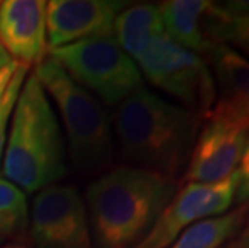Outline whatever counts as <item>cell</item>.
<instances>
[{
  "label": "cell",
  "instance_id": "3",
  "mask_svg": "<svg viewBox=\"0 0 249 248\" xmlns=\"http://www.w3.org/2000/svg\"><path fill=\"white\" fill-rule=\"evenodd\" d=\"M2 165L5 179L29 193L53 186L66 172L60 124L36 73L19 91Z\"/></svg>",
  "mask_w": 249,
  "mask_h": 248
},
{
  "label": "cell",
  "instance_id": "25",
  "mask_svg": "<svg viewBox=\"0 0 249 248\" xmlns=\"http://www.w3.org/2000/svg\"><path fill=\"white\" fill-rule=\"evenodd\" d=\"M3 242H5V239H3V237H2V235H0V245H2V244H3Z\"/></svg>",
  "mask_w": 249,
  "mask_h": 248
},
{
  "label": "cell",
  "instance_id": "4",
  "mask_svg": "<svg viewBox=\"0 0 249 248\" xmlns=\"http://www.w3.org/2000/svg\"><path fill=\"white\" fill-rule=\"evenodd\" d=\"M34 73L60 110L72 165L81 172H97L108 166L114 155V137L111 119L100 100L49 55Z\"/></svg>",
  "mask_w": 249,
  "mask_h": 248
},
{
  "label": "cell",
  "instance_id": "10",
  "mask_svg": "<svg viewBox=\"0 0 249 248\" xmlns=\"http://www.w3.org/2000/svg\"><path fill=\"white\" fill-rule=\"evenodd\" d=\"M164 33L177 45L206 58L224 45L229 10L208 0H167L158 5Z\"/></svg>",
  "mask_w": 249,
  "mask_h": 248
},
{
  "label": "cell",
  "instance_id": "7",
  "mask_svg": "<svg viewBox=\"0 0 249 248\" xmlns=\"http://www.w3.org/2000/svg\"><path fill=\"white\" fill-rule=\"evenodd\" d=\"M29 234L36 248H95L86 202L74 186H50L37 192Z\"/></svg>",
  "mask_w": 249,
  "mask_h": 248
},
{
  "label": "cell",
  "instance_id": "15",
  "mask_svg": "<svg viewBox=\"0 0 249 248\" xmlns=\"http://www.w3.org/2000/svg\"><path fill=\"white\" fill-rule=\"evenodd\" d=\"M248 213L241 208L198 221L185 229L167 248H224L245 228Z\"/></svg>",
  "mask_w": 249,
  "mask_h": 248
},
{
  "label": "cell",
  "instance_id": "13",
  "mask_svg": "<svg viewBox=\"0 0 249 248\" xmlns=\"http://www.w3.org/2000/svg\"><path fill=\"white\" fill-rule=\"evenodd\" d=\"M204 60L219 92L214 107L249 129V60L229 45H219Z\"/></svg>",
  "mask_w": 249,
  "mask_h": 248
},
{
  "label": "cell",
  "instance_id": "21",
  "mask_svg": "<svg viewBox=\"0 0 249 248\" xmlns=\"http://www.w3.org/2000/svg\"><path fill=\"white\" fill-rule=\"evenodd\" d=\"M224 248H249V239L248 240H238L233 239L231 242H229Z\"/></svg>",
  "mask_w": 249,
  "mask_h": 248
},
{
  "label": "cell",
  "instance_id": "24",
  "mask_svg": "<svg viewBox=\"0 0 249 248\" xmlns=\"http://www.w3.org/2000/svg\"><path fill=\"white\" fill-rule=\"evenodd\" d=\"M2 248H26V247H23V245H5Z\"/></svg>",
  "mask_w": 249,
  "mask_h": 248
},
{
  "label": "cell",
  "instance_id": "22",
  "mask_svg": "<svg viewBox=\"0 0 249 248\" xmlns=\"http://www.w3.org/2000/svg\"><path fill=\"white\" fill-rule=\"evenodd\" d=\"M10 61H12V60H10L8 54H7V52L3 50V47L0 45V70H2L3 66H7Z\"/></svg>",
  "mask_w": 249,
  "mask_h": 248
},
{
  "label": "cell",
  "instance_id": "8",
  "mask_svg": "<svg viewBox=\"0 0 249 248\" xmlns=\"http://www.w3.org/2000/svg\"><path fill=\"white\" fill-rule=\"evenodd\" d=\"M249 129L220 108L213 107L201 119L183 184H215L236 171L245 150Z\"/></svg>",
  "mask_w": 249,
  "mask_h": 248
},
{
  "label": "cell",
  "instance_id": "16",
  "mask_svg": "<svg viewBox=\"0 0 249 248\" xmlns=\"http://www.w3.org/2000/svg\"><path fill=\"white\" fill-rule=\"evenodd\" d=\"M28 223V202L24 192L0 177V235L5 240L21 235Z\"/></svg>",
  "mask_w": 249,
  "mask_h": 248
},
{
  "label": "cell",
  "instance_id": "18",
  "mask_svg": "<svg viewBox=\"0 0 249 248\" xmlns=\"http://www.w3.org/2000/svg\"><path fill=\"white\" fill-rule=\"evenodd\" d=\"M28 66L24 65H18L17 71L10 81V86L5 92V95L0 102V165H2L3 160V152H5V145H7V131H8V121L10 116L13 114L15 105H17V100L19 95V91L23 87V84L26 81V76H28Z\"/></svg>",
  "mask_w": 249,
  "mask_h": 248
},
{
  "label": "cell",
  "instance_id": "23",
  "mask_svg": "<svg viewBox=\"0 0 249 248\" xmlns=\"http://www.w3.org/2000/svg\"><path fill=\"white\" fill-rule=\"evenodd\" d=\"M235 239H238V240H248L249 239V223H248V226L243 228V230L235 237Z\"/></svg>",
  "mask_w": 249,
  "mask_h": 248
},
{
  "label": "cell",
  "instance_id": "11",
  "mask_svg": "<svg viewBox=\"0 0 249 248\" xmlns=\"http://www.w3.org/2000/svg\"><path fill=\"white\" fill-rule=\"evenodd\" d=\"M125 5L113 0H52L45 5L49 50L90 38L113 36L114 19Z\"/></svg>",
  "mask_w": 249,
  "mask_h": 248
},
{
  "label": "cell",
  "instance_id": "17",
  "mask_svg": "<svg viewBox=\"0 0 249 248\" xmlns=\"http://www.w3.org/2000/svg\"><path fill=\"white\" fill-rule=\"evenodd\" d=\"M229 10L224 45H229L249 60V2H230L225 3Z\"/></svg>",
  "mask_w": 249,
  "mask_h": 248
},
{
  "label": "cell",
  "instance_id": "12",
  "mask_svg": "<svg viewBox=\"0 0 249 248\" xmlns=\"http://www.w3.org/2000/svg\"><path fill=\"white\" fill-rule=\"evenodd\" d=\"M45 5L42 0L0 2V45L12 61L31 68L47 57Z\"/></svg>",
  "mask_w": 249,
  "mask_h": 248
},
{
  "label": "cell",
  "instance_id": "9",
  "mask_svg": "<svg viewBox=\"0 0 249 248\" xmlns=\"http://www.w3.org/2000/svg\"><path fill=\"white\" fill-rule=\"evenodd\" d=\"M236 184L238 174L235 171L215 184L190 182L180 186L151 230L135 248H167L195 223L227 213L233 205Z\"/></svg>",
  "mask_w": 249,
  "mask_h": 248
},
{
  "label": "cell",
  "instance_id": "6",
  "mask_svg": "<svg viewBox=\"0 0 249 248\" xmlns=\"http://www.w3.org/2000/svg\"><path fill=\"white\" fill-rule=\"evenodd\" d=\"M135 63L151 86L178 100L180 107L199 119L214 107L217 89L208 63L166 33L153 39Z\"/></svg>",
  "mask_w": 249,
  "mask_h": 248
},
{
  "label": "cell",
  "instance_id": "14",
  "mask_svg": "<svg viewBox=\"0 0 249 248\" xmlns=\"http://www.w3.org/2000/svg\"><path fill=\"white\" fill-rule=\"evenodd\" d=\"M113 33L121 49L135 61L150 42L164 33L160 7L139 3L124 8L114 19Z\"/></svg>",
  "mask_w": 249,
  "mask_h": 248
},
{
  "label": "cell",
  "instance_id": "1",
  "mask_svg": "<svg viewBox=\"0 0 249 248\" xmlns=\"http://www.w3.org/2000/svg\"><path fill=\"white\" fill-rule=\"evenodd\" d=\"M111 126L129 166L178 182L188 166L201 119L142 87L121 102Z\"/></svg>",
  "mask_w": 249,
  "mask_h": 248
},
{
  "label": "cell",
  "instance_id": "19",
  "mask_svg": "<svg viewBox=\"0 0 249 248\" xmlns=\"http://www.w3.org/2000/svg\"><path fill=\"white\" fill-rule=\"evenodd\" d=\"M236 174H238V184H236L235 198H233V205H235V208L245 210L249 214V134H248L245 150H243L241 161L236 168Z\"/></svg>",
  "mask_w": 249,
  "mask_h": 248
},
{
  "label": "cell",
  "instance_id": "20",
  "mask_svg": "<svg viewBox=\"0 0 249 248\" xmlns=\"http://www.w3.org/2000/svg\"><path fill=\"white\" fill-rule=\"evenodd\" d=\"M18 65L19 63H17V61H10L7 66H3L2 70H0V102H2L5 92H7V89L10 86V81H12V77L15 75V71H17Z\"/></svg>",
  "mask_w": 249,
  "mask_h": 248
},
{
  "label": "cell",
  "instance_id": "2",
  "mask_svg": "<svg viewBox=\"0 0 249 248\" xmlns=\"http://www.w3.org/2000/svg\"><path fill=\"white\" fill-rule=\"evenodd\" d=\"M178 187L174 179L129 165L93 181L84 202L95 248H135Z\"/></svg>",
  "mask_w": 249,
  "mask_h": 248
},
{
  "label": "cell",
  "instance_id": "5",
  "mask_svg": "<svg viewBox=\"0 0 249 248\" xmlns=\"http://www.w3.org/2000/svg\"><path fill=\"white\" fill-rule=\"evenodd\" d=\"M47 55L107 105H119L143 87L139 66L121 49L114 36L77 40L50 49Z\"/></svg>",
  "mask_w": 249,
  "mask_h": 248
}]
</instances>
